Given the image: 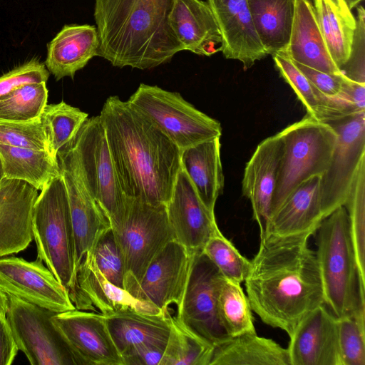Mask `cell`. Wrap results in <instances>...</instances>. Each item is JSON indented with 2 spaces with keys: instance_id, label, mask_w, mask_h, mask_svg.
<instances>
[{
  "instance_id": "1",
  "label": "cell",
  "mask_w": 365,
  "mask_h": 365,
  "mask_svg": "<svg viewBox=\"0 0 365 365\" xmlns=\"http://www.w3.org/2000/svg\"><path fill=\"white\" fill-rule=\"evenodd\" d=\"M315 231L261 235L244 281L252 312L289 337L309 312L324 304L316 253L309 246Z\"/></svg>"
},
{
  "instance_id": "2",
  "label": "cell",
  "mask_w": 365,
  "mask_h": 365,
  "mask_svg": "<svg viewBox=\"0 0 365 365\" xmlns=\"http://www.w3.org/2000/svg\"><path fill=\"white\" fill-rule=\"evenodd\" d=\"M124 195L153 205L169 201L181 150L128 101L108 98L99 115Z\"/></svg>"
},
{
  "instance_id": "3",
  "label": "cell",
  "mask_w": 365,
  "mask_h": 365,
  "mask_svg": "<svg viewBox=\"0 0 365 365\" xmlns=\"http://www.w3.org/2000/svg\"><path fill=\"white\" fill-rule=\"evenodd\" d=\"M175 0H95L99 56L113 66L150 69L184 51L170 24Z\"/></svg>"
},
{
  "instance_id": "4",
  "label": "cell",
  "mask_w": 365,
  "mask_h": 365,
  "mask_svg": "<svg viewBox=\"0 0 365 365\" xmlns=\"http://www.w3.org/2000/svg\"><path fill=\"white\" fill-rule=\"evenodd\" d=\"M314 234L324 304L336 318L365 310V277L357 264L345 207L324 219Z\"/></svg>"
},
{
  "instance_id": "5",
  "label": "cell",
  "mask_w": 365,
  "mask_h": 365,
  "mask_svg": "<svg viewBox=\"0 0 365 365\" xmlns=\"http://www.w3.org/2000/svg\"><path fill=\"white\" fill-rule=\"evenodd\" d=\"M40 258L70 294L76 278V249L66 185L61 175L38 195L32 220Z\"/></svg>"
},
{
  "instance_id": "6",
  "label": "cell",
  "mask_w": 365,
  "mask_h": 365,
  "mask_svg": "<svg viewBox=\"0 0 365 365\" xmlns=\"http://www.w3.org/2000/svg\"><path fill=\"white\" fill-rule=\"evenodd\" d=\"M278 134L282 150L270 215L301 183L325 173L337 138L329 123L308 113Z\"/></svg>"
},
{
  "instance_id": "7",
  "label": "cell",
  "mask_w": 365,
  "mask_h": 365,
  "mask_svg": "<svg viewBox=\"0 0 365 365\" xmlns=\"http://www.w3.org/2000/svg\"><path fill=\"white\" fill-rule=\"evenodd\" d=\"M111 230L123 259V288L131 294L152 260L175 240L166 205L126 196L123 212Z\"/></svg>"
},
{
  "instance_id": "8",
  "label": "cell",
  "mask_w": 365,
  "mask_h": 365,
  "mask_svg": "<svg viewBox=\"0 0 365 365\" xmlns=\"http://www.w3.org/2000/svg\"><path fill=\"white\" fill-rule=\"evenodd\" d=\"M128 102L155 124L181 150L220 138L222 126L177 92L140 83Z\"/></svg>"
},
{
  "instance_id": "9",
  "label": "cell",
  "mask_w": 365,
  "mask_h": 365,
  "mask_svg": "<svg viewBox=\"0 0 365 365\" xmlns=\"http://www.w3.org/2000/svg\"><path fill=\"white\" fill-rule=\"evenodd\" d=\"M82 180L110 225L120 218L125 197L119 185L99 115L88 118L70 144Z\"/></svg>"
},
{
  "instance_id": "10",
  "label": "cell",
  "mask_w": 365,
  "mask_h": 365,
  "mask_svg": "<svg viewBox=\"0 0 365 365\" xmlns=\"http://www.w3.org/2000/svg\"><path fill=\"white\" fill-rule=\"evenodd\" d=\"M6 314L19 350L32 365L75 364L71 351L54 324V312L9 295Z\"/></svg>"
},
{
  "instance_id": "11",
  "label": "cell",
  "mask_w": 365,
  "mask_h": 365,
  "mask_svg": "<svg viewBox=\"0 0 365 365\" xmlns=\"http://www.w3.org/2000/svg\"><path fill=\"white\" fill-rule=\"evenodd\" d=\"M222 278L202 251L195 252L183 299L175 315L187 329L212 347L230 337L217 312V292Z\"/></svg>"
},
{
  "instance_id": "12",
  "label": "cell",
  "mask_w": 365,
  "mask_h": 365,
  "mask_svg": "<svg viewBox=\"0 0 365 365\" xmlns=\"http://www.w3.org/2000/svg\"><path fill=\"white\" fill-rule=\"evenodd\" d=\"M325 123L337 134L329 166L321 180L322 205L327 217L344 205L359 166L365 158V111Z\"/></svg>"
},
{
  "instance_id": "13",
  "label": "cell",
  "mask_w": 365,
  "mask_h": 365,
  "mask_svg": "<svg viewBox=\"0 0 365 365\" xmlns=\"http://www.w3.org/2000/svg\"><path fill=\"white\" fill-rule=\"evenodd\" d=\"M57 160L68 195L78 269L85 256L93 253L111 225L101 205L86 187L70 145L58 153Z\"/></svg>"
},
{
  "instance_id": "14",
  "label": "cell",
  "mask_w": 365,
  "mask_h": 365,
  "mask_svg": "<svg viewBox=\"0 0 365 365\" xmlns=\"http://www.w3.org/2000/svg\"><path fill=\"white\" fill-rule=\"evenodd\" d=\"M0 289L54 313L76 309L66 288L38 257H0Z\"/></svg>"
},
{
  "instance_id": "15",
  "label": "cell",
  "mask_w": 365,
  "mask_h": 365,
  "mask_svg": "<svg viewBox=\"0 0 365 365\" xmlns=\"http://www.w3.org/2000/svg\"><path fill=\"white\" fill-rule=\"evenodd\" d=\"M52 320L75 364L123 365L103 314L73 309L54 314Z\"/></svg>"
},
{
  "instance_id": "16",
  "label": "cell",
  "mask_w": 365,
  "mask_h": 365,
  "mask_svg": "<svg viewBox=\"0 0 365 365\" xmlns=\"http://www.w3.org/2000/svg\"><path fill=\"white\" fill-rule=\"evenodd\" d=\"M195 253V252H194ZM175 240L169 242L152 260L131 294L151 302L163 312L181 305L193 254Z\"/></svg>"
},
{
  "instance_id": "17",
  "label": "cell",
  "mask_w": 365,
  "mask_h": 365,
  "mask_svg": "<svg viewBox=\"0 0 365 365\" xmlns=\"http://www.w3.org/2000/svg\"><path fill=\"white\" fill-rule=\"evenodd\" d=\"M166 210L175 240L190 252L202 251L218 228L215 212L202 202L181 166Z\"/></svg>"
},
{
  "instance_id": "18",
  "label": "cell",
  "mask_w": 365,
  "mask_h": 365,
  "mask_svg": "<svg viewBox=\"0 0 365 365\" xmlns=\"http://www.w3.org/2000/svg\"><path fill=\"white\" fill-rule=\"evenodd\" d=\"M69 296L76 309L94 308L103 315L125 309L149 314H166L154 304L139 299L110 282L98 269L93 253L86 255L78 266L75 287Z\"/></svg>"
},
{
  "instance_id": "19",
  "label": "cell",
  "mask_w": 365,
  "mask_h": 365,
  "mask_svg": "<svg viewBox=\"0 0 365 365\" xmlns=\"http://www.w3.org/2000/svg\"><path fill=\"white\" fill-rule=\"evenodd\" d=\"M289 339L290 365H341L337 319L324 304L309 312Z\"/></svg>"
},
{
  "instance_id": "20",
  "label": "cell",
  "mask_w": 365,
  "mask_h": 365,
  "mask_svg": "<svg viewBox=\"0 0 365 365\" xmlns=\"http://www.w3.org/2000/svg\"><path fill=\"white\" fill-rule=\"evenodd\" d=\"M222 38L227 59L242 62L244 70L267 56L255 31L247 0H207Z\"/></svg>"
},
{
  "instance_id": "21",
  "label": "cell",
  "mask_w": 365,
  "mask_h": 365,
  "mask_svg": "<svg viewBox=\"0 0 365 365\" xmlns=\"http://www.w3.org/2000/svg\"><path fill=\"white\" fill-rule=\"evenodd\" d=\"M38 190L29 183L4 178L0 182V257L26 250L32 240V220Z\"/></svg>"
},
{
  "instance_id": "22",
  "label": "cell",
  "mask_w": 365,
  "mask_h": 365,
  "mask_svg": "<svg viewBox=\"0 0 365 365\" xmlns=\"http://www.w3.org/2000/svg\"><path fill=\"white\" fill-rule=\"evenodd\" d=\"M282 150L278 133L267 138L257 145L245 168L242 191L251 202L260 235L271 214Z\"/></svg>"
},
{
  "instance_id": "23",
  "label": "cell",
  "mask_w": 365,
  "mask_h": 365,
  "mask_svg": "<svg viewBox=\"0 0 365 365\" xmlns=\"http://www.w3.org/2000/svg\"><path fill=\"white\" fill-rule=\"evenodd\" d=\"M321 180L322 175H314L297 186L270 215L263 233L288 235L317 230L326 218L322 205Z\"/></svg>"
},
{
  "instance_id": "24",
  "label": "cell",
  "mask_w": 365,
  "mask_h": 365,
  "mask_svg": "<svg viewBox=\"0 0 365 365\" xmlns=\"http://www.w3.org/2000/svg\"><path fill=\"white\" fill-rule=\"evenodd\" d=\"M170 24L184 50L206 56L220 51L221 34L207 1L175 0Z\"/></svg>"
},
{
  "instance_id": "25",
  "label": "cell",
  "mask_w": 365,
  "mask_h": 365,
  "mask_svg": "<svg viewBox=\"0 0 365 365\" xmlns=\"http://www.w3.org/2000/svg\"><path fill=\"white\" fill-rule=\"evenodd\" d=\"M100 41L96 26H64L48 44L45 66L58 81L73 78L94 56H99Z\"/></svg>"
},
{
  "instance_id": "26",
  "label": "cell",
  "mask_w": 365,
  "mask_h": 365,
  "mask_svg": "<svg viewBox=\"0 0 365 365\" xmlns=\"http://www.w3.org/2000/svg\"><path fill=\"white\" fill-rule=\"evenodd\" d=\"M286 54L294 62L328 73H341L332 61L318 25L312 0H294V14Z\"/></svg>"
},
{
  "instance_id": "27",
  "label": "cell",
  "mask_w": 365,
  "mask_h": 365,
  "mask_svg": "<svg viewBox=\"0 0 365 365\" xmlns=\"http://www.w3.org/2000/svg\"><path fill=\"white\" fill-rule=\"evenodd\" d=\"M220 147V138H216L185 148L180 155L181 168L202 202L213 212L224 188Z\"/></svg>"
},
{
  "instance_id": "28",
  "label": "cell",
  "mask_w": 365,
  "mask_h": 365,
  "mask_svg": "<svg viewBox=\"0 0 365 365\" xmlns=\"http://www.w3.org/2000/svg\"><path fill=\"white\" fill-rule=\"evenodd\" d=\"M170 313L145 314L132 309L104 315L108 330L120 356L140 344L165 346L170 333Z\"/></svg>"
},
{
  "instance_id": "29",
  "label": "cell",
  "mask_w": 365,
  "mask_h": 365,
  "mask_svg": "<svg viewBox=\"0 0 365 365\" xmlns=\"http://www.w3.org/2000/svg\"><path fill=\"white\" fill-rule=\"evenodd\" d=\"M209 365H290V361L287 349L251 331L214 347Z\"/></svg>"
},
{
  "instance_id": "30",
  "label": "cell",
  "mask_w": 365,
  "mask_h": 365,
  "mask_svg": "<svg viewBox=\"0 0 365 365\" xmlns=\"http://www.w3.org/2000/svg\"><path fill=\"white\" fill-rule=\"evenodd\" d=\"M252 22L267 55L285 51L294 14V0H247Z\"/></svg>"
},
{
  "instance_id": "31",
  "label": "cell",
  "mask_w": 365,
  "mask_h": 365,
  "mask_svg": "<svg viewBox=\"0 0 365 365\" xmlns=\"http://www.w3.org/2000/svg\"><path fill=\"white\" fill-rule=\"evenodd\" d=\"M313 5L329 53L339 69L350 53L356 17L344 0H314Z\"/></svg>"
},
{
  "instance_id": "32",
  "label": "cell",
  "mask_w": 365,
  "mask_h": 365,
  "mask_svg": "<svg viewBox=\"0 0 365 365\" xmlns=\"http://www.w3.org/2000/svg\"><path fill=\"white\" fill-rule=\"evenodd\" d=\"M0 156L6 178L25 181L40 191L61 175L57 159L46 150L0 145Z\"/></svg>"
},
{
  "instance_id": "33",
  "label": "cell",
  "mask_w": 365,
  "mask_h": 365,
  "mask_svg": "<svg viewBox=\"0 0 365 365\" xmlns=\"http://www.w3.org/2000/svg\"><path fill=\"white\" fill-rule=\"evenodd\" d=\"M272 56L276 69L295 92L307 113L322 122L334 120L337 115L335 98L318 91L285 52Z\"/></svg>"
},
{
  "instance_id": "34",
  "label": "cell",
  "mask_w": 365,
  "mask_h": 365,
  "mask_svg": "<svg viewBox=\"0 0 365 365\" xmlns=\"http://www.w3.org/2000/svg\"><path fill=\"white\" fill-rule=\"evenodd\" d=\"M88 113L64 101L46 104L40 119L48 145V151L57 159V154L75 138L88 118Z\"/></svg>"
},
{
  "instance_id": "35",
  "label": "cell",
  "mask_w": 365,
  "mask_h": 365,
  "mask_svg": "<svg viewBox=\"0 0 365 365\" xmlns=\"http://www.w3.org/2000/svg\"><path fill=\"white\" fill-rule=\"evenodd\" d=\"M170 333L160 365H209L214 347L170 314Z\"/></svg>"
},
{
  "instance_id": "36",
  "label": "cell",
  "mask_w": 365,
  "mask_h": 365,
  "mask_svg": "<svg viewBox=\"0 0 365 365\" xmlns=\"http://www.w3.org/2000/svg\"><path fill=\"white\" fill-rule=\"evenodd\" d=\"M217 307L220 320L230 337L255 331L252 310L240 283L223 277L218 288Z\"/></svg>"
},
{
  "instance_id": "37",
  "label": "cell",
  "mask_w": 365,
  "mask_h": 365,
  "mask_svg": "<svg viewBox=\"0 0 365 365\" xmlns=\"http://www.w3.org/2000/svg\"><path fill=\"white\" fill-rule=\"evenodd\" d=\"M47 100L46 82L21 85L0 97V120L29 121L38 118Z\"/></svg>"
},
{
  "instance_id": "38",
  "label": "cell",
  "mask_w": 365,
  "mask_h": 365,
  "mask_svg": "<svg viewBox=\"0 0 365 365\" xmlns=\"http://www.w3.org/2000/svg\"><path fill=\"white\" fill-rule=\"evenodd\" d=\"M359 270L365 277V158L359 166L344 205Z\"/></svg>"
},
{
  "instance_id": "39",
  "label": "cell",
  "mask_w": 365,
  "mask_h": 365,
  "mask_svg": "<svg viewBox=\"0 0 365 365\" xmlns=\"http://www.w3.org/2000/svg\"><path fill=\"white\" fill-rule=\"evenodd\" d=\"M202 252L225 278L240 284L245 281L250 269V260L244 257L222 235L219 227L211 235Z\"/></svg>"
},
{
  "instance_id": "40",
  "label": "cell",
  "mask_w": 365,
  "mask_h": 365,
  "mask_svg": "<svg viewBox=\"0 0 365 365\" xmlns=\"http://www.w3.org/2000/svg\"><path fill=\"white\" fill-rule=\"evenodd\" d=\"M336 319L341 365H365V310Z\"/></svg>"
},
{
  "instance_id": "41",
  "label": "cell",
  "mask_w": 365,
  "mask_h": 365,
  "mask_svg": "<svg viewBox=\"0 0 365 365\" xmlns=\"http://www.w3.org/2000/svg\"><path fill=\"white\" fill-rule=\"evenodd\" d=\"M0 145L48 150L40 117L29 121L0 120Z\"/></svg>"
},
{
  "instance_id": "42",
  "label": "cell",
  "mask_w": 365,
  "mask_h": 365,
  "mask_svg": "<svg viewBox=\"0 0 365 365\" xmlns=\"http://www.w3.org/2000/svg\"><path fill=\"white\" fill-rule=\"evenodd\" d=\"M93 254L101 273L113 284L123 288V259L111 228L100 239Z\"/></svg>"
},
{
  "instance_id": "43",
  "label": "cell",
  "mask_w": 365,
  "mask_h": 365,
  "mask_svg": "<svg viewBox=\"0 0 365 365\" xmlns=\"http://www.w3.org/2000/svg\"><path fill=\"white\" fill-rule=\"evenodd\" d=\"M356 29L346 61L339 68L349 79L365 83V10L357 7Z\"/></svg>"
},
{
  "instance_id": "44",
  "label": "cell",
  "mask_w": 365,
  "mask_h": 365,
  "mask_svg": "<svg viewBox=\"0 0 365 365\" xmlns=\"http://www.w3.org/2000/svg\"><path fill=\"white\" fill-rule=\"evenodd\" d=\"M49 73L44 63L33 58L0 76V97L24 84L46 82Z\"/></svg>"
},
{
  "instance_id": "45",
  "label": "cell",
  "mask_w": 365,
  "mask_h": 365,
  "mask_svg": "<svg viewBox=\"0 0 365 365\" xmlns=\"http://www.w3.org/2000/svg\"><path fill=\"white\" fill-rule=\"evenodd\" d=\"M294 63L314 86L323 94L336 97L341 93L347 78L342 73H328L297 62Z\"/></svg>"
},
{
  "instance_id": "46",
  "label": "cell",
  "mask_w": 365,
  "mask_h": 365,
  "mask_svg": "<svg viewBox=\"0 0 365 365\" xmlns=\"http://www.w3.org/2000/svg\"><path fill=\"white\" fill-rule=\"evenodd\" d=\"M165 346L140 344L121 354L123 365H160Z\"/></svg>"
},
{
  "instance_id": "47",
  "label": "cell",
  "mask_w": 365,
  "mask_h": 365,
  "mask_svg": "<svg viewBox=\"0 0 365 365\" xmlns=\"http://www.w3.org/2000/svg\"><path fill=\"white\" fill-rule=\"evenodd\" d=\"M19 351L6 315L0 314V365H11Z\"/></svg>"
},
{
  "instance_id": "48",
  "label": "cell",
  "mask_w": 365,
  "mask_h": 365,
  "mask_svg": "<svg viewBox=\"0 0 365 365\" xmlns=\"http://www.w3.org/2000/svg\"><path fill=\"white\" fill-rule=\"evenodd\" d=\"M359 111H365V83L346 78L341 93L338 96Z\"/></svg>"
},
{
  "instance_id": "49",
  "label": "cell",
  "mask_w": 365,
  "mask_h": 365,
  "mask_svg": "<svg viewBox=\"0 0 365 365\" xmlns=\"http://www.w3.org/2000/svg\"><path fill=\"white\" fill-rule=\"evenodd\" d=\"M8 309V297L0 289V314L6 315Z\"/></svg>"
},
{
  "instance_id": "50",
  "label": "cell",
  "mask_w": 365,
  "mask_h": 365,
  "mask_svg": "<svg viewBox=\"0 0 365 365\" xmlns=\"http://www.w3.org/2000/svg\"><path fill=\"white\" fill-rule=\"evenodd\" d=\"M347 5L349 6V7L352 9L354 7H355L356 6H357V4L361 2V1L363 0H344Z\"/></svg>"
},
{
  "instance_id": "51",
  "label": "cell",
  "mask_w": 365,
  "mask_h": 365,
  "mask_svg": "<svg viewBox=\"0 0 365 365\" xmlns=\"http://www.w3.org/2000/svg\"><path fill=\"white\" fill-rule=\"evenodd\" d=\"M5 178L4 170L3 167L2 160L0 156V182Z\"/></svg>"
}]
</instances>
